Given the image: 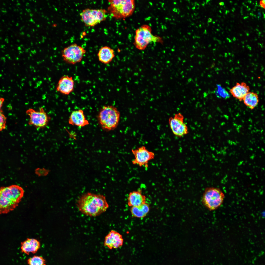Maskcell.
<instances>
[{
  "label": "cell",
  "mask_w": 265,
  "mask_h": 265,
  "mask_svg": "<svg viewBox=\"0 0 265 265\" xmlns=\"http://www.w3.org/2000/svg\"><path fill=\"white\" fill-rule=\"evenodd\" d=\"M212 19L211 18H209L208 19V22L209 23L210 22L212 21Z\"/></svg>",
  "instance_id": "cell-27"
},
{
  "label": "cell",
  "mask_w": 265,
  "mask_h": 265,
  "mask_svg": "<svg viewBox=\"0 0 265 265\" xmlns=\"http://www.w3.org/2000/svg\"><path fill=\"white\" fill-rule=\"evenodd\" d=\"M21 251L27 255L36 253L40 247V242L37 239L28 238L21 243Z\"/></svg>",
  "instance_id": "cell-15"
},
{
  "label": "cell",
  "mask_w": 265,
  "mask_h": 265,
  "mask_svg": "<svg viewBox=\"0 0 265 265\" xmlns=\"http://www.w3.org/2000/svg\"><path fill=\"white\" fill-rule=\"evenodd\" d=\"M227 13H228L227 11L226 10V12H225V14H227Z\"/></svg>",
  "instance_id": "cell-36"
},
{
  "label": "cell",
  "mask_w": 265,
  "mask_h": 265,
  "mask_svg": "<svg viewBox=\"0 0 265 265\" xmlns=\"http://www.w3.org/2000/svg\"><path fill=\"white\" fill-rule=\"evenodd\" d=\"M149 210V205L146 203L138 206L132 207L131 212L134 217L142 218L146 215Z\"/></svg>",
  "instance_id": "cell-20"
},
{
  "label": "cell",
  "mask_w": 265,
  "mask_h": 265,
  "mask_svg": "<svg viewBox=\"0 0 265 265\" xmlns=\"http://www.w3.org/2000/svg\"><path fill=\"white\" fill-rule=\"evenodd\" d=\"M241 42L243 44H244V42H243V41H242Z\"/></svg>",
  "instance_id": "cell-40"
},
{
  "label": "cell",
  "mask_w": 265,
  "mask_h": 265,
  "mask_svg": "<svg viewBox=\"0 0 265 265\" xmlns=\"http://www.w3.org/2000/svg\"><path fill=\"white\" fill-rule=\"evenodd\" d=\"M218 42L219 44H221V43L222 42L221 41L218 40Z\"/></svg>",
  "instance_id": "cell-32"
},
{
  "label": "cell",
  "mask_w": 265,
  "mask_h": 265,
  "mask_svg": "<svg viewBox=\"0 0 265 265\" xmlns=\"http://www.w3.org/2000/svg\"><path fill=\"white\" fill-rule=\"evenodd\" d=\"M108 12L116 19H124L131 15L134 10V0H110Z\"/></svg>",
  "instance_id": "cell-3"
},
{
  "label": "cell",
  "mask_w": 265,
  "mask_h": 265,
  "mask_svg": "<svg viewBox=\"0 0 265 265\" xmlns=\"http://www.w3.org/2000/svg\"><path fill=\"white\" fill-rule=\"evenodd\" d=\"M215 93L218 97H220L223 98H226L229 97L228 93L225 90H222L220 91L217 90Z\"/></svg>",
  "instance_id": "cell-23"
},
{
  "label": "cell",
  "mask_w": 265,
  "mask_h": 265,
  "mask_svg": "<svg viewBox=\"0 0 265 265\" xmlns=\"http://www.w3.org/2000/svg\"><path fill=\"white\" fill-rule=\"evenodd\" d=\"M26 113L30 118L28 122L29 125L38 128H43L47 125L49 118L43 108H40L39 111L30 108L26 111Z\"/></svg>",
  "instance_id": "cell-10"
},
{
  "label": "cell",
  "mask_w": 265,
  "mask_h": 265,
  "mask_svg": "<svg viewBox=\"0 0 265 265\" xmlns=\"http://www.w3.org/2000/svg\"><path fill=\"white\" fill-rule=\"evenodd\" d=\"M174 4H176V2H174Z\"/></svg>",
  "instance_id": "cell-44"
},
{
  "label": "cell",
  "mask_w": 265,
  "mask_h": 265,
  "mask_svg": "<svg viewBox=\"0 0 265 265\" xmlns=\"http://www.w3.org/2000/svg\"><path fill=\"white\" fill-rule=\"evenodd\" d=\"M248 2L249 3H251V2H252V1L251 0H249V1H248Z\"/></svg>",
  "instance_id": "cell-34"
},
{
  "label": "cell",
  "mask_w": 265,
  "mask_h": 265,
  "mask_svg": "<svg viewBox=\"0 0 265 265\" xmlns=\"http://www.w3.org/2000/svg\"><path fill=\"white\" fill-rule=\"evenodd\" d=\"M177 13H179L180 12V10L179 9H177Z\"/></svg>",
  "instance_id": "cell-30"
},
{
  "label": "cell",
  "mask_w": 265,
  "mask_h": 265,
  "mask_svg": "<svg viewBox=\"0 0 265 265\" xmlns=\"http://www.w3.org/2000/svg\"><path fill=\"white\" fill-rule=\"evenodd\" d=\"M4 100V99L3 98L0 97V111H1V108L2 106Z\"/></svg>",
  "instance_id": "cell-25"
},
{
  "label": "cell",
  "mask_w": 265,
  "mask_h": 265,
  "mask_svg": "<svg viewBox=\"0 0 265 265\" xmlns=\"http://www.w3.org/2000/svg\"><path fill=\"white\" fill-rule=\"evenodd\" d=\"M24 194L23 189L18 185L0 187V214L7 213L13 210Z\"/></svg>",
  "instance_id": "cell-2"
},
{
  "label": "cell",
  "mask_w": 265,
  "mask_h": 265,
  "mask_svg": "<svg viewBox=\"0 0 265 265\" xmlns=\"http://www.w3.org/2000/svg\"><path fill=\"white\" fill-rule=\"evenodd\" d=\"M248 17H249L248 16H245V17H244L243 18H244V19H246V18H248Z\"/></svg>",
  "instance_id": "cell-31"
},
{
  "label": "cell",
  "mask_w": 265,
  "mask_h": 265,
  "mask_svg": "<svg viewBox=\"0 0 265 265\" xmlns=\"http://www.w3.org/2000/svg\"><path fill=\"white\" fill-rule=\"evenodd\" d=\"M244 104L251 109L255 108L258 105L259 97L257 93L253 92H249L243 99Z\"/></svg>",
  "instance_id": "cell-19"
},
{
  "label": "cell",
  "mask_w": 265,
  "mask_h": 265,
  "mask_svg": "<svg viewBox=\"0 0 265 265\" xmlns=\"http://www.w3.org/2000/svg\"><path fill=\"white\" fill-rule=\"evenodd\" d=\"M6 118L3 113L2 111H0V132L5 129L6 126Z\"/></svg>",
  "instance_id": "cell-22"
},
{
  "label": "cell",
  "mask_w": 265,
  "mask_h": 265,
  "mask_svg": "<svg viewBox=\"0 0 265 265\" xmlns=\"http://www.w3.org/2000/svg\"><path fill=\"white\" fill-rule=\"evenodd\" d=\"M36 173H37L38 175H45L46 174H47L49 172L48 171L44 169H37L36 170Z\"/></svg>",
  "instance_id": "cell-24"
},
{
  "label": "cell",
  "mask_w": 265,
  "mask_h": 265,
  "mask_svg": "<svg viewBox=\"0 0 265 265\" xmlns=\"http://www.w3.org/2000/svg\"><path fill=\"white\" fill-rule=\"evenodd\" d=\"M227 39L228 40L229 42H232L231 40L230 39H229V38H227Z\"/></svg>",
  "instance_id": "cell-29"
},
{
  "label": "cell",
  "mask_w": 265,
  "mask_h": 265,
  "mask_svg": "<svg viewBox=\"0 0 265 265\" xmlns=\"http://www.w3.org/2000/svg\"><path fill=\"white\" fill-rule=\"evenodd\" d=\"M250 10V8H249L247 10H248V11H249V10Z\"/></svg>",
  "instance_id": "cell-39"
},
{
  "label": "cell",
  "mask_w": 265,
  "mask_h": 265,
  "mask_svg": "<svg viewBox=\"0 0 265 265\" xmlns=\"http://www.w3.org/2000/svg\"><path fill=\"white\" fill-rule=\"evenodd\" d=\"M86 52V51L83 47L74 43L65 48L61 54L65 62L74 65L81 61Z\"/></svg>",
  "instance_id": "cell-8"
},
{
  "label": "cell",
  "mask_w": 265,
  "mask_h": 265,
  "mask_svg": "<svg viewBox=\"0 0 265 265\" xmlns=\"http://www.w3.org/2000/svg\"><path fill=\"white\" fill-rule=\"evenodd\" d=\"M240 36H242V34H240Z\"/></svg>",
  "instance_id": "cell-43"
},
{
  "label": "cell",
  "mask_w": 265,
  "mask_h": 265,
  "mask_svg": "<svg viewBox=\"0 0 265 265\" xmlns=\"http://www.w3.org/2000/svg\"><path fill=\"white\" fill-rule=\"evenodd\" d=\"M256 30L257 31H259V30H258V29H256Z\"/></svg>",
  "instance_id": "cell-42"
},
{
  "label": "cell",
  "mask_w": 265,
  "mask_h": 265,
  "mask_svg": "<svg viewBox=\"0 0 265 265\" xmlns=\"http://www.w3.org/2000/svg\"><path fill=\"white\" fill-rule=\"evenodd\" d=\"M123 241L122 236L117 231L112 230L105 237L104 245L110 249H117L122 246Z\"/></svg>",
  "instance_id": "cell-12"
},
{
  "label": "cell",
  "mask_w": 265,
  "mask_h": 265,
  "mask_svg": "<svg viewBox=\"0 0 265 265\" xmlns=\"http://www.w3.org/2000/svg\"><path fill=\"white\" fill-rule=\"evenodd\" d=\"M250 88L245 82H237L230 90L229 92L233 97L241 101L249 92Z\"/></svg>",
  "instance_id": "cell-16"
},
{
  "label": "cell",
  "mask_w": 265,
  "mask_h": 265,
  "mask_svg": "<svg viewBox=\"0 0 265 265\" xmlns=\"http://www.w3.org/2000/svg\"><path fill=\"white\" fill-rule=\"evenodd\" d=\"M69 124L80 127H82L89 124L88 121L86 119L83 111L81 109L75 110L71 113L69 117Z\"/></svg>",
  "instance_id": "cell-14"
},
{
  "label": "cell",
  "mask_w": 265,
  "mask_h": 265,
  "mask_svg": "<svg viewBox=\"0 0 265 265\" xmlns=\"http://www.w3.org/2000/svg\"><path fill=\"white\" fill-rule=\"evenodd\" d=\"M120 117V113L116 107L112 106H106L101 109L98 119L102 128L109 131L114 130L117 127Z\"/></svg>",
  "instance_id": "cell-4"
},
{
  "label": "cell",
  "mask_w": 265,
  "mask_h": 265,
  "mask_svg": "<svg viewBox=\"0 0 265 265\" xmlns=\"http://www.w3.org/2000/svg\"><path fill=\"white\" fill-rule=\"evenodd\" d=\"M128 199L129 206L132 207L138 206L146 203V197L143 194L140 189L130 192Z\"/></svg>",
  "instance_id": "cell-17"
},
{
  "label": "cell",
  "mask_w": 265,
  "mask_h": 265,
  "mask_svg": "<svg viewBox=\"0 0 265 265\" xmlns=\"http://www.w3.org/2000/svg\"><path fill=\"white\" fill-rule=\"evenodd\" d=\"M132 152L134 157L132 161V164L146 168L148 167L149 161L154 159L155 157L154 153L149 151L144 146L132 149Z\"/></svg>",
  "instance_id": "cell-9"
},
{
  "label": "cell",
  "mask_w": 265,
  "mask_h": 265,
  "mask_svg": "<svg viewBox=\"0 0 265 265\" xmlns=\"http://www.w3.org/2000/svg\"><path fill=\"white\" fill-rule=\"evenodd\" d=\"M219 12L221 13H222V12H221V11L220 10L219 11Z\"/></svg>",
  "instance_id": "cell-45"
},
{
  "label": "cell",
  "mask_w": 265,
  "mask_h": 265,
  "mask_svg": "<svg viewBox=\"0 0 265 265\" xmlns=\"http://www.w3.org/2000/svg\"><path fill=\"white\" fill-rule=\"evenodd\" d=\"M233 41H235V40H236V38H235V37H234V38H233Z\"/></svg>",
  "instance_id": "cell-33"
},
{
  "label": "cell",
  "mask_w": 265,
  "mask_h": 265,
  "mask_svg": "<svg viewBox=\"0 0 265 265\" xmlns=\"http://www.w3.org/2000/svg\"><path fill=\"white\" fill-rule=\"evenodd\" d=\"M225 197L224 194L220 189L208 187L204 191L201 202L208 210L212 211L217 209L222 204Z\"/></svg>",
  "instance_id": "cell-6"
},
{
  "label": "cell",
  "mask_w": 265,
  "mask_h": 265,
  "mask_svg": "<svg viewBox=\"0 0 265 265\" xmlns=\"http://www.w3.org/2000/svg\"><path fill=\"white\" fill-rule=\"evenodd\" d=\"M173 11L176 12H177V9L176 8H174L173 9Z\"/></svg>",
  "instance_id": "cell-28"
},
{
  "label": "cell",
  "mask_w": 265,
  "mask_h": 265,
  "mask_svg": "<svg viewBox=\"0 0 265 265\" xmlns=\"http://www.w3.org/2000/svg\"><path fill=\"white\" fill-rule=\"evenodd\" d=\"M99 61L102 63L107 64L112 60L115 56L114 50L108 46L101 47L97 54Z\"/></svg>",
  "instance_id": "cell-18"
},
{
  "label": "cell",
  "mask_w": 265,
  "mask_h": 265,
  "mask_svg": "<svg viewBox=\"0 0 265 265\" xmlns=\"http://www.w3.org/2000/svg\"><path fill=\"white\" fill-rule=\"evenodd\" d=\"M219 5L221 6H223L224 5V3L223 2H221L219 3Z\"/></svg>",
  "instance_id": "cell-26"
},
{
  "label": "cell",
  "mask_w": 265,
  "mask_h": 265,
  "mask_svg": "<svg viewBox=\"0 0 265 265\" xmlns=\"http://www.w3.org/2000/svg\"><path fill=\"white\" fill-rule=\"evenodd\" d=\"M107 12L104 9L87 8L83 10L80 14L86 26H93L105 20Z\"/></svg>",
  "instance_id": "cell-7"
},
{
  "label": "cell",
  "mask_w": 265,
  "mask_h": 265,
  "mask_svg": "<svg viewBox=\"0 0 265 265\" xmlns=\"http://www.w3.org/2000/svg\"><path fill=\"white\" fill-rule=\"evenodd\" d=\"M151 27L146 24L141 26L136 30L133 44L137 49L144 50L151 42H161V38L153 35Z\"/></svg>",
  "instance_id": "cell-5"
},
{
  "label": "cell",
  "mask_w": 265,
  "mask_h": 265,
  "mask_svg": "<svg viewBox=\"0 0 265 265\" xmlns=\"http://www.w3.org/2000/svg\"><path fill=\"white\" fill-rule=\"evenodd\" d=\"M250 15H251L252 16H253V15H254L253 14V13H250Z\"/></svg>",
  "instance_id": "cell-35"
},
{
  "label": "cell",
  "mask_w": 265,
  "mask_h": 265,
  "mask_svg": "<svg viewBox=\"0 0 265 265\" xmlns=\"http://www.w3.org/2000/svg\"><path fill=\"white\" fill-rule=\"evenodd\" d=\"M74 82L72 77L67 75L62 76L59 80L56 87L57 91L66 95L73 90Z\"/></svg>",
  "instance_id": "cell-13"
},
{
  "label": "cell",
  "mask_w": 265,
  "mask_h": 265,
  "mask_svg": "<svg viewBox=\"0 0 265 265\" xmlns=\"http://www.w3.org/2000/svg\"><path fill=\"white\" fill-rule=\"evenodd\" d=\"M184 119L183 116L180 113L169 119L170 127L173 134L177 137H182L188 132V127L184 122Z\"/></svg>",
  "instance_id": "cell-11"
},
{
  "label": "cell",
  "mask_w": 265,
  "mask_h": 265,
  "mask_svg": "<svg viewBox=\"0 0 265 265\" xmlns=\"http://www.w3.org/2000/svg\"><path fill=\"white\" fill-rule=\"evenodd\" d=\"M77 206L82 213L94 217L105 212L109 206L105 196L90 192L83 194L79 198Z\"/></svg>",
  "instance_id": "cell-1"
},
{
  "label": "cell",
  "mask_w": 265,
  "mask_h": 265,
  "mask_svg": "<svg viewBox=\"0 0 265 265\" xmlns=\"http://www.w3.org/2000/svg\"><path fill=\"white\" fill-rule=\"evenodd\" d=\"M29 265H46L45 260L41 256H34L27 260Z\"/></svg>",
  "instance_id": "cell-21"
},
{
  "label": "cell",
  "mask_w": 265,
  "mask_h": 265,
  "mask_svg": "<svg viewBox=\"0 0 265 265\" xmlns=\"http://www.w3.org/2000/svg\"><path fill=\"white\" fill-rule=\"evenodd\" d=\"M232 10H233L234 11V10H235V9L234 8H233V9Z\"/></svg>",
  "instance_id": "cell-38"
},
{
  "label": "cell",
  "mask_w": 265,
  "mask_h": 265,
  "mask_svg": "<svg viewBox=\"0 0 265 265\" xmlns=\"http://www.w3.org/2000/svg\"><path fill=\"white\" fill-rule=\"evenodd\" d=\"M246 35L247 36H248L249 35V33H246Z\"/></svg>",
  "instance_id": "cell-37"
},
{
  "label": "cell",
  "mask_w": 265,
  "mask_h": 265,
  "mask_svg": "<svg viewBox=\"0 0 265 265\" xmlns=\"http://www.w3.org/2000/svg\"><path fill=\"white\" fill-rule=\"evenodd\" d=\"M217 31H219V30H219V29H217Z\"/></svg>",
  "instance_id": "cell-41"
}]
</instances>
